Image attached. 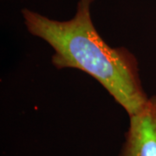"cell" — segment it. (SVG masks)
I'll use <instances>...</instances> for the list:
<instances>
[{
  "instance_id": "obj_1",
  "label": "cell",
  "mask_w": 156,
  "mask_h": 156,
  "mask_svg": "<svg viewBox=\"0 0 156 156\" xmlns=\"http://www.w3.org/2000/svg\"><path fill=\"white\" fill-rule=\"evenodd\" d=\"M95 0H78L75 16L67 21L50 19L23 9L30 33L54 50L51 62L57 69H76L96 80L129 115L145 105V93L137 59L125 47L113 48L102 39L91 18Z\"/></svg>"
},
{
  "instance_id": "obj_2",
  "label": "cell",
  "mask_w": 156,
  "mask_h": 156,
  "mask_svg": "<svg viewBox=\"0 0 156 156\" xmlns=\"http://www.w3.org/2000/svg\"><path fill=\"white\" fill-rule=\"evenodd\" d=\"M118 156H156V95L129 115L125 140Z\"/></svg>"
}]
</instances>
